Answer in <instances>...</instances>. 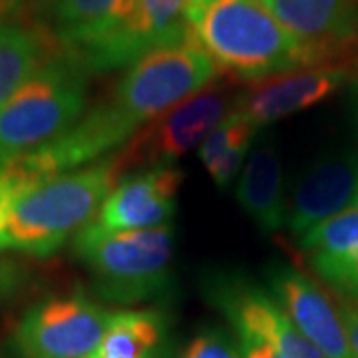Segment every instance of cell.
Segmentation results:
<instances>
[{"instance_id":"1","label":"cell","mask_w":358,"mask_h":358,"mask_svg":"<svg viewBox=\"0 0 358 358\" xmlns=\"http://www.w3.org/2000/svg\"><path fill=\"white\" fill-rule=\"evenodd\" d=\"M219 70L189 36L129 64L110 98L56 140L62 166L80 169L124 148L145 124L215 82Z\"/></svg>"},{"instance_id":"2","label":"cell","mask_w":358,"mask_h":358,"mask_svg":"<svg viewBox=\"0 0 358 358\" xmlns=\"http://www.w3.org/2000/svg\"><path fill=\"white\" fill-rule=\"evenodd\" d=\"M185 22L217 70L237 80L255 84L317 66L261 0H192Z\"/></svg>"},{"instance_id":"3","label":"cell","mask_w":358,"mask_h":358,"mask_svg":"<svg viewBox=\"0 0 358 358\" xmlns=\"http://www.w3.org/2000/svg\"><path fill=\"white\" fill-rule=\"evenodd\" d=\"M122 176L124 167L112 154L18 193L6 203L2 249L40 259L58 253L96 221Z\"/></svg>"},{"instance_id":"4","label":"cell","mask_w":358,"mask_h":358,"mask_svg":"<svg viewBox=\"0 0 358 358\" xmlns=\"http://www.w3.org/2000/svg\"><path fill=\"white\" fill-rule=\"evenodd\" d=\"M76 259L88 268L92 291L112 305H140L173 289L176 231H103L96 223L72 239Z\"/></svg>"},{"instance_id":"5","label":"cell","mask_w":358,"mask_h":358,"mask_svg":"<svg viewBox=\"0 0 358 358\" xmlns=\"http://www.w3.org/2000/svg\"><path fill=\"white\" fill-rule=\"evenodd\" d=\"M86 64L56 50L0 108V164L34 152L70 129L86 112Z\"/></svg>"},{"instance_id":"6","label":"cell","mask_w":358,"mask_h":358,"mask_svg":"<svg viewBox=\"0 0 358 358\" xmlns=\"http://www.w3.org/2000/svg\"><path fill=\"white\" fill-rule=\"evenodd\" d=\"M235 102L237 94H231L225 84L213 82L145 124L115 157L124 171L173 166L183 155L201 148L233 112Z\"/></svg>"},{"instance_id":"7","label":"cell","mask_w":358,"mask_h":358,"mask_svg":"<svg viewBox=\"0 0 358 358\" xmlns=\"http://www.w3.org/2000/svg\"><path fill=\"white\" fill-rule=\"evenodd\" d=\"M112 315L82 291L48 296L22 315L16 345L22 358H92Z\"/></svg>"},{"instance_id":"8","label":"cell","mask_w":358,"mask_h":358,"mask_svg":"<svg viewBox=\"0 0 358 358\" xmlns=\"http://www.w3.org/2000/svg\"><path fill=\"white\" fill-rule=\"evenodd\" d=\"M201 289L207 301L227 317L237 333L265 341L281 358H329L294 327L268 291L243 273L229 268L207 271Z\"/></svg>"},{"instance_id":"9","label":"cell","mask_w":358,"mask_h":358,"mask_svg":"<svg viewBox=\"0 0 358 358\" xmlns=\"http://www.w3.org/2000/svg\"><path fill=\"white\" fill-rule=\"evenodd\" d=\"M189 2L138 0L124 24L78 58L90 72H108L128 68L148 52L187 38L185 16Z\"/></svg>"},{"instance_id":"10","label":"cell","mask_w":358,"mask_h":358,"mask_svg":"<svg viewBox=\"0 0 358 358\" xmlns=\"http://www.w3.org/2000/svg\"><path fill=\"white\" fill-rule=\"evenodd\" d=\"M267 291L293 320V324L329 358H357L338 307L299 268L273 263L265 271Z\"/></svg>"},{"instance_id":"11","label":"cell","mask_w":358,"mask_h":358,"mask_svg":"<svg viewBox=\"0 0 358 358\" xmlns=\"http://www.w3.org/2000/svg\"><path fill=\"white\" fill-rule=\"evenodd\" d=\"M183 171L176 166L138 169L122 178L96 217L103 231H143L171 225Z\"/></svg>"},{"instance_id":"12","label":"cell","mask_w":358,"mask_h":358,"mask_svg":"<svg viewBox=\"0 0 358 358\" xmlns=\"http://www.w3.org/2000/svg\"><path fill=\"white\" fill-rule=\"evenodd\" d=\"M348 80L345 66H313L251 84L237 94L235 110L255 128L265 129L282 117L317 106Z\"/></svg>"},{"instance_id":"13","label":"cell","mask_w":358,"mask_h":358,"mask_svg":"<svg viewBox=\"0 0 358 358\" xmlns=\"http://www.w3.org/2000/svg\"><path fill=\"white\" fill-rule=\"evenodd\" d=\"M358 205V154H336L315 162L296 181L287 213L294 237Z\"/></svg>"},{"instance_id":"14","label":"cell","mask_w":358,"mask_h":358,"mask_svg":"<svg viewBox=\"0 0 358 358\" xmlns=\"http://www.w3.org/2000/svg\"><path fill=\"white\" fill-rule=\"evenodd\" d=\"M315 64L358 38V0H261ZM322 66V64H320Z\"/></svg>"},{"instance_id":"15","label":"cell","mask_w":358,"mask_h":358,"mask_svg":"<svg viewBox=\"0 0 358 358\" xmlns=\"http://www.w3.org/2000/svg\"><path fill=\"white\" fill-rule=\"evenodd\" d=\"M138 0H28L56 48L84 54L126 22Z\"/></svg>"},{"instance_id":"16","label":"cell","mask_w":358,"mask_h":358,"mask_svg":"<svg viewBox=\"0 0 358 358\" xmlns=\"http://www.w3.org/2000/svg\"><path fill=\"white\" fill-rule=\"evenodd\" d=\"M235 197L261 233L273 235L287 227L289 199L282 187L281 155L267 129L257 134L251 154L239 173Z\"/></svg>"},{"instance_id":"17","label":"cell","mask_w":358,"mask_h":358,"mask_svg":"<svg viewBox=\"0 0 358 358\" xmlns=\"http://www.w3.org/2000/svg\"><path fill=\"white\" fill-rule=\"evenodd\" d=\"M313 271L333 289H341L358 255V205L327 219L296 239Z\"/></svg>"},{"instance_id":"18","label":"cell","mask_w":358,"mask_h":358,"mask_svg":"<svg viewBox=\"0 0 358 358\" xmlns=\"http://www.w3.org/2000/svg\"><path fill=\"white\" fill-rule=\"evenodd\" d=\"M56 50L60 48L40 28L20 20L0 22V108Z\"/></svg>"},{"instance_id":"19","label":"cell","mask_w":358,"mask_h":358,"mask_svg":"<svg viewBox=\"0 0 358 358\" xmlns=\"http://www.w3.org/2000/svg\"><path fill=\"white\" fill-rule=\"evenodd\" d=\"M167 333V317L157 308L117 310L92 358H150Z\"/></svg>"},{"instance_id":"20","label":"cell","mask_w":358,"mask_h":358,"mask_svg":"<svg viewBox=\"0 0 358 358\" xmlns=\"http://www.w3.org/2000/svg\"><path fill=\"white\" fill-rule=\"evenodd\" d=\"M261 129L235 108L199 148V162L219 189L229 187L243 169Z\"/></svg>"},{"instance_id":"21","label":"cell","mask_w":358,"mask_h":358,"mask_svg":"<svg viewBox=\"0 0 358 358\" xmlns=\"http://www.w3.org/2000/svg\"><path fill=\"white\" fill-rule=\"evenodd\" d=\"M183 358H241V350L227 331L203 329L195 334Z\"/></svg>"},{"instance_id":"22","label":"cell","mask_w":358,"mask_h":358,"mask_svg":"<svg viewBox=\"0 0 358 358\" xmlns=\"http://www.w3.org/2000/svg\"><path fill=\"white\" fill-rule=\"evenodd\" d=\"M237 336H239L241 358H281L275 352L273 346L268 345V343H265V341L253 336V334L237 333Z\"/></svg>"},{"instance_id":"23","label":"cell","mask_w":358,"mask_h":358,"mask_svg":"<svg viewBox=\"0 0 358 358\" xmlns=\"http://www.w3.org/2000/svg\"><path fill=\"white\" fill-rule=\"evenodd\" d=\"M338 313H341V319L345 322V329L346 333H348L350 346H352V350H355V355H357L358 358V303L345 299V301L338 305Z\"/></svg>"},{"instance_id":"24","label":"cell","mask_w":358,"mask_h":358,"mask_svg":"<svg viewBox=\"0 0 358 358\" xmlns=\"http://www.w3.org/2000/svg\"><path fill=\"white\" fill-rule=\"evenodd\" d=\"M338 293H343L348 296V301H355L358 303V255L357 259L352 261V265L346 273V279L343 282V287L338 289Z\"/></svg>"},{"instance_id":"25","label":"cell","mask_w":358,"mask_h":358,"mask_svg":"<svg viewBox=\"0 0 358 358\" xmlns=\"http://www.w3.org/2000/svg\"><path fill=\"white\" fill-rule=\"evenodd\" d=\"M28 6V0H0V22L18 20V14Z\"/></svg>"},{"instance_id":"26","label":"cell","mask_w":358,"mask_h":358,"mask_svg":"<svg viewBox=\"0 0 358 358\" xmlns=\"http://www.w3.org/2000/svg\"><path fill=\"white\" fill-rule=\"evenodd\" d=\"M4 211H6V195L0 185V249H2V231H4Z\"/></svg>"},{"instance_id":"27","label":"cell","mask_w":358,"mask_h":358,"mask_svg":"<svg viewBox=\"0 0 358 358\" xmlns=\"http://www.w3.org/2000/svg\"><path fill=\"white\" fill-rule=\"evenodd\" d=\"M150 358H167V357L164 355V352H162V350H157V352H155V355H152Z\"/></svg>"}]
</instances>
